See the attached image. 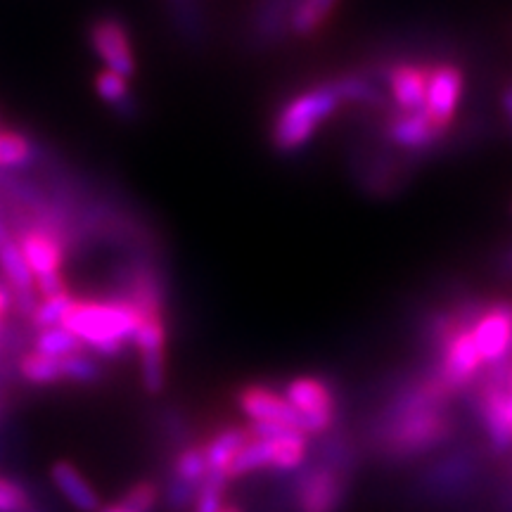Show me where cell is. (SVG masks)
<instances>
[{
    "instance_id": "6da1fadb",
    "label": "cell",
    "mask_w": 512,
    "mask_h": 512,
    "mask_svg": "<svg viewBox=\"0 0 512 512\" xmlns=\"http://www.w3.org/2000/svg\"><path fill=\"white\" fill-rule=\"evenodd\" d=\"M448 396L451 392L434 373L401 389L377 427V444L382 456L411 460L444 444L453 432Z\"/></svg>"
},
{
    "instance_id": "7a4b0ae2",
    "label": "cell",
    "mask_w": 512,
    "mask_h": 512,
    "mask_svg": "<svg viewBox=\"0 0 512 512\" xmlns=\"http://www.w3.org/2000/svg\"><path fill=\"white\" fill-rule=\"evenodd\" d=\"M140 320H143V313L136 306L110 294L102 299L76 297L69 311L64 313L62 325L79 337L83 349L91 351L93 356L114 361L124 356L128 347H133Z\"/></svg>"
},
{
    "instance_id": "3957f363",
    "label": "cell",
    "mask_w": 512,
    "mask_h": 512,
    "mask_svg": "<svg viewBox=\"0 0 512 512\" xmlns=\"http://www.w3.org/2000/svg\"><path fill=\"white\" fill-rule=\"evenodd\" d=\"M342 102H339L330 79L313 83L302 93L292 95L275 112L271 124V145L280 155H292L311 143V138L323 128L332 114H335Z\"/></svg>"
},
{
    "instance_id": "277c9868",
    "label": "cell",
    "mask_w": 512,
    "mask_h": 512,
    "mask_svg": "<svg viewBox=\"0 0 512 512\" xmlns=\"http://www.w3.org/2000/svg\"><path fill=\"white\" fill-rule=\"evenodd\" d=\"M12 238L17 240L19 252H22L31 275H34L38 297H50V294L69 290L62 275L67 249H64L60 238L34 226V223H29L19 233H12Z\"/></svg>"
},
{
    "instance_id": "5b68a950",
    "label": "cell",
    "mask_w": 512,
    "mask_h": 512,
    "mask_svg": "<svg viewBox=\"0 0 512 512\" xmlns=\"http://www.w3.org/2000/svg\"><path fill=\"white\" fill-rule=\"evenodd\" d=\"M380 133L384 143L413 164L420 157L434 155L441 150V145L448 138V133L434 126L425 112L406 114L396 112L392 107L380 114Z\"/></svg>"
},
{
    "instance_id": "8992f818",
    "label": "cell",
    "mask_w": 512,
    "mask_h": 512,
    "mask_svg": "<svg viewBox=\"0 0 512 512\" xmlns=\"http://www.w3.org/2000/svg\"><path fill=\"white\" fill-rule=\"evenodd\" d=\"M413 166V162H408L389 145H363L351 152V171H354L356 183L361 185V190L373 192L377 197L401 190Z\"/></svg>"
},
{
    "instance_id": "52a82bcc",
    "label": "cell",
    "mask_w": 512,
    "mask_h": 512,
    "mask_svg": "<svg viewBox=\"0 0 512 512\" xmlns=\"http://www.w3.org/2000/svg\"><path fill=\"white\" fill-rule=\"evenodd\" d=\"M283 396L299 413L306 437H323L337 420V399L328 382L318 377H294L285 384Z\"/></svg>"
},
{
    "instance_id": "ba28073f",
    "label": "cell",
    "mask_w": 512,
    "mask_h": 512,
    "mask_svg": "<svg viewBox=\"0 0 512 512\" xmlns=\"http://www.w3.org/2000/svg\"><path fill=\"white\" fill-rule=\"evenodd\" d=\"M347 496V475L335 460L306 467L294 484L297 512H339Z\"/></svg>"
},
{
    "instance_id": "9c48e42d",
    "label": "cell",
    "mask_w": 512,
    "mask_h": 512,
    "mask_svg": "<svg viewBox=\"0 0 512 512\" xmlns=\"http://www.w3.org/2000/svg\"><path fill=\"white\" fill-rule=\"evenodd\" d=\"M166 337V313H147L133 339L140 356V382L152 396L162 394L166 384Z\"/></svg>"
},
{
    "instance_id": "30bf717a",
    "label": "cell",
    "mask_w": 512,
    "mask_h": 512,
    "mask_svg": "<svg viewBox=\"0 0 512 512\" xmlns=\"http://www.w3.org/2000/svg\"><path fill=\"white\" fill-rule=\"evenodd\" d=\"M484 370L501 366L512 356V302L484 304L472 325Z\"/></svg>"
},
{
    "instance_id": "8fae6325",
    "label": "cell",
    "mask_w": 512,
    "mask_h": 512,
    "mask_svg": "<svg viewBox=\"0 0 512 512\" xmlns=\"http://www.w3.org/2000/svg\"><path fill=\"white\" fill-rule=\"evenodd\" d=\"M465 76L453 62L430 64L427 74V95H425V114L441 131L451 133L453 121H456L460 100H463Z\"/></svg>"
},
{
    "instance_id": "7c38bea8",
    "label": "cell",
    "mask_w": 512,
    "mask_h": 512,
    "mask_svg": "<svg viewBox=\"0 0 512 512\" xmlns=\"http://www.w3.org/2000/svg\"><path fill=\"white\" fill-rule=\"evenodd\" d=\"M299 0H252L247 8L245 38L254 50H271L290 36Z\"/></svg>"
},
{
    "instance_id": "4fadbf2b",
    "label": "cell",
    "mask_w": 512,
    "mask_h": 512,
    "mask_svg": "<svg viewBox=\"0 0 512 512\" xmlns=\"http://www.w3.org/2000/svg\"><path fill=\"white\" fill-rule=\"evenodd\" d=\"M382 79L384 93L389 98V107L396 112H425L427 74L430 64L418 62H389L375 69Z\"/></svg>"
},
{
    "instance_id": "5bb4252c",
    "label": "cell",
    "mask_w": 512,
    "mask_h": 512,
    "mask_svg": "<svg viewBox=\"0 0 512 512\" xmlns=\"http://www.w3.org/2000/svg\"><path fill=\"white\" fill-rule=\"evenodd\" d=\"M88 43L105 64V69L124 76V79H131L136 74V53H133L131 36L121 19L110 15L95 17L88 24Z\"/></svg>"
},
{
    "instance_id": "9a60e30c",
    "label": "cell",
    "mask_w": 512,
    "mask_h": 512,
    "mask_svg": "<svg viewBox=\"0 0 512 512\" xmlns=\"http://www.w3.org/2000/svg\"><path fill=\"white\" fill-rule=\"evenodd\" d=\"M235 401H238V408L245 418H249V422H278V425H287L304 432L299 413L287 403L283 394L273 392L271 387H264V384H247V387H242L238 396H235Z\"/></svg>"
},
{
    "instance_id": "2e32d148",
    "label": "cell",
    "mask_w": 512,
    "mask_h": 512,
    "mask_svg": "<svg viewBox=\"0 0 512 512\" xmlns=\"http://www.w3.org/2000/svg\"><path fill=\"white\" fill-rule=\"evenodd\" d=\"M0 271L5 275V285L10 287L12 306L17 309V316L29 320L31 311L36 309L41 297H38L34 275H31L27 261H24L17 240L12 235L0 242Z\"/></svg>"
},
{
    "instance_id": "e0dca14e",
    "label": "cell",
    "mask_w": 512,
    "mask_h": 512,
    "mask_svg": "<svg viewBox=\"0 0 512 512\" xmlns=\"http://www.w3.org/2000/svg\"><path fill=\"white\" fill-rule=\"evenodd\" d=\"M50 479L53 486L60 491V496L79 512H98L100 510V494L95 486L88 482L86 475L69 460H57L50 467Z\"/></svg>"
},
{
    "instance_id": "ac0fdd59",
    "label": "cell",
    "mask_w": 512,
    "mask_h": 512,
    "mask_svg": "<svg viewBox=\"0 0 512 512\" xmlns=\"http://www.w3.org/2000/svg\"><path fill=\"white\" fill-rule=\"evenodd\" d=\"M252 439L247 427L240 425H230L223 427L211 437L209 441H204V458H207L209 465V475H219L228 479V467L233 463V458L238 456L240 448Z\"/></svg>"
},
{
    "instance_id": "d6986e66",
    "label": "cell",
    "mask_w": 512,
    "mask_h": 512,
    "mask_svg": "<svg viewBox=\"0 0 512 512\" xmlns=\"http://www.w3.org/2000/svg\"><path fill=\"white\" fill-rule=\"evenodd\" d=\"M174 31L188 46H200L209 36V19L204 0H164Z\"/></svg>"
},
{
    "instance_id": "ffe728a7",
    "label": "cell",
    "mask_w": 512,
    "mask_h": 512,
    "mask_svg": "<svg viewBox=\"0 0 512 512\" xmlns=\"http://www.w3.org/2000/svg\"><path fill=\"white\" fill-rule=\"evenodd\" d=\"M95 93H98V98L105 102L119 119L133 121L140 114L136 95L128 88V79L110 72V69H102V72L95 76Z\"/></svg>"
},
{
    "instance_id": "44dd1931",
    "label": "cell",
    "mask_w": 512,
    "mask_h": 512,
    "mask_svg": "<svg viewBox=\"0 0 512 512\" xmlns=\"http://www.w3.org/2000/svg\"><path fill=\"white\" fill-rule=\"evenodd\" d=\"M339 0H299L294 10L290 36L294 38H313L323 31L330 17L335 15Z\"/></svg>"
},
{
    "instance_id": "7402d4cb",
    "label": "cell",
    "mask_w": 512,
    "mask_h": 512,
    "mask_svg": "<svg viewBox=\"0 0 512 512\" xmlns=\"http://www.w3.org/2000/svg\"><path fill=\"white\" fill-rule=\"evenodd\" d=\"M29 351L48 356V358H64V356L79 354V351H86V349H83L79 337L72 335L64 325H55V328L36 330L34 335H31Z\"/></svg>"
},
{
    "instance_id": "603a6c76",
    "label": "cell",
    "mask_w": 512,
    "mask_h": 512,
    "mask_svg": "<svg viewBox=\"0 0 512 512\" xmlns=\"http://www.w3.org/2000/svg\"><path fill=\"white\" fill-rule=\"evenodd\" d=\"M271 460H273V441L252 437L245 446L240 448V453L233 458V463H230L228 482L230 479L252 475V472L271 470Z\"/></svg>"
},
{
    "instance_id": "cb8c5ba5",
    "label": "cell",
    "mask_w": 512,
    "mask_h": 512,
    "mask_svg": "<svg viewBox=\"0 0 512 512\" xmlns=\"http://www.w3.org/2000/svg\"><path fill=\"white\" fill-rule=\"evenodd\" d=\"M171 477H176L178 482L192 486V489H200L204 479L209 477V465L207 458H204L202 444L185 446L174 456V463H171Z\"/></svg>"
},
{
    "instance_id": "d4e9b609",
    "label": "cell",
    "mask_w": 512,
    "mask_h": 512,
    "mask_svg": "<svg viewBox=\"0 0 512 512\" xmlns=\"http://www.w3.org/2000/svg\"><path fill=\"white\" fill-rule=\"evenodd\" d=\"M74 294L69 290L50 294V297H41L38 299L36 309L31 311L29 316V328L31 330H46V328H55V325H62L64 313L69 311V306L74 304Z\"/></svg>"
},
{
    "instance_id": "484cf974",
    "label": "cell",
    "mask_w": 512,
    "mask_h": 512,
    "mask_svg": "<svg viewBox=\"0 0 512 512\" xmlns=\"http://www.w3.org/2000/svg\"><path fill=\"white\" fill-rule=\"evenodd\" d=\"M304 460H306V434H292V437L273 441L271 470L294 472L304 465Z\"/></svg>"
},
{
    "instance_id": "4316f807",
    "label": "cell",
    "mask_w": 512,
    "mask_h": 512,
    "mask_svg": "<svg viewBox=\"0 0 512 512\" xmlns=\"http://www.w3.org/2000/svg\"><path fill=\"white\" fill-rule=\"evenodd\" d=\"M34 145L17 131H0V169H19L34 159Z\"/></svg>"
},
{
    "instance_id": "83f0119b",
    "label": "cell",
    "mask_w": 512,
    "mask_h": 512,
    "mask_svg": "<svg viewBox=\"0 0 512 512\" xmlns=\"http://www.w3.org/2000/svg\"><path fill=\"white\" fill-rule=\"evenodd\" d=\"M159 501H162V489H159L157 482H150V479H140V482L128 486L124 496L119 498V503L131 508L133 512H152Z\"/></svg>"
},
{
    "instance_id": "f1b7e54d",
    "label": "cell",
    "mask_w": 512,
    "mask_h": 512,
    "mask_svg": "<svg viewBox=\"0 0 512 512\" xmlns=\"http://www.w3.org/2000/svg\"><path fill=\"white\" fill-rule=\"evenodd\" d=\"M228 479L219 475H209L204 479V484L197 489L195 501H192V512H219L223 505V498H226Z\"/></svg>"
},
{
    "instance_id": "f546056e",
    "label": "cell",
    "mask_w": 512,
    "mask_h": 512,
    "mask_svg": "<svg viewBox=\"0 0 512 512\" xmlns=\"http://www.w3.org/2000/svg\"><path fill=\"white\" fill-rule=\"evenodd\" d=\"M195 494H197V489L178 482L176 477H169V482H166V486L162 489V498H164L166 508L174 510V512L190 510L192 501H195Z\"/></svg>"
},
{
    "instance_id": "4dcf8cb0",
    "label": "cell",
    "mask_w": 512,
    "mask_h": 512,
    "mask_svg": "<svg viewBox=\"0 0 512 512\" xmlns=\"http://www.w3.org/2000/svg\"><path fill=\"white\" fill-rule=\"evenodd\" d=\"M501 112L505 119V126H508L510 136H512V79L505 83L501 91Z\"/></svg>"
},
{
    "instance_id": "1f68e13d",
    "label": "cell",
    "mask_w": 512,
    "mask_h": 512,
    "mask_svg": "<svg viewBox=\"0 0 512 512\" xmlns=\"http://www.w3.org/2000/svg\"><path fill=\"white\" fill-rule=\"evenodd\" d=\"M496 271L505 275V278H512V245L503 247L501 252L496 254Z\"/></svg>"
},
{
    "instance_id": "d6a6232c",
    "label": "cell",
    "mask_w": 512,
    "mask_h": 512,
    "mask_svg": "<svg viewBox=\"0 0 512 512\" xmlns=\"http://www.w3.org/2000/svg\"><path fill=\"white\" fill-rule=\"evenodd\" d=\"M12 311V294L10 287L5 285V280L0 283V320H5V316Z\"/></svg>"
},
{
    "instance_id": "836d02e7",
    "label": "cell",
    "mask_w": 512,
    "mask_h": 512,
    "mask_svg": "<svg viewBox=\"0 0 512 512\" xmlns=\"http://www.w3.org/2000/svg\"><path fill=\"white\" fill-rule=\"evenodd\" d=\"M10 235H12V230L8 226V219H5L3 209H0V242H3L5 238H10Z\"/></svg>"
},
{
    "instance_id": "e575fe53",
    "label": "cell",
    "mask_w": 512,
    "mask_h": 512,
    "mask_svg": "<svg viewBox=\"0 0 512 512\" xmlns=\"http://www.w3.org/2000/svg\"><path fill=\"white\" fill-rule=\"evenodd\" d=\"M98 512H133V510L126 508V505H121V503L117 501V503H110V505H100Z\"/></svg>"
},
{
    "instance_id": "d590c367",
    "label": "cell",
    "mask_w": 512,
    "mask_h": 512,
    "mask_svg": "<svg viewBox=\"0 0 512 512\" xmlns=\"http://www.w3.org/2000/svg\"><path fill=\"white\" fill-rule=\"evenodd\" d=\"M219 512H245V510H242L240 505H223Z\"/></svg>"
}]
</instances>
